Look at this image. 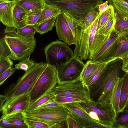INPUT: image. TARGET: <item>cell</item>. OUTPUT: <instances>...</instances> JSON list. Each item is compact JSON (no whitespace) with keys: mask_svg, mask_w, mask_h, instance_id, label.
Listing matches in <instances>:
<instances>
[{"mask_svg":"<svg viewBox=\"0 0 128 128\" xmlns=\"http://www.w3.org/2000/svg\"><path fill=\"white\" fill-rule=\"evenodd\" d=\"M122 61L117 58L108 62L98 80L89 87L90 99L102 104L111 103L112 92L120 76Z\"/></svg>","mask_w":128,"mask_h":128,"instance_id":"1","label":"cell"},{"mask_svg":"<svg viewBox=\"0 0 128 128\" xmlns=\"http://www.w3.org/2000/svg\"><path fill=\"white\" fill-rule=\"evenodd\" d=\"M47 66L42 62L35 63L34 66L18 79L17 82L7 88L2 95L5 102L0 112H2L18 97L29 94L38 78Z\"/></svg>","mask_w":128,"mask_h":128,"instance_id":"2","label":"cell"},{"mask_svg":"<svg viewBox=\"0 0 128 128\" xmlns=\"http://www.w3.org/2000/svg\"><path fill=\"white\" fill-rule=\"evenodd\" d=\"M100 15L98 14L96 18L88 28L83 29L80 23L75 19V48L74 56L81 60L92 58L95 42L96 39L97 26Z\"/></svg>","mask_w":128,"mask_h":128,"instance_id":"3","label":"cell"},{"mask_svg":"<svg viewBox=\"0 0 128 128\" xmlns=\"http://www.w3.org/2000/svg\"><path fill=\"white\" fill-rule=\"evenodd\" d=\"M16 29L14 27H6L4 37L11 52L9 57L13 60H20L30 56L36 47V41L34 36H22Z\"/></svg>","mask_w":128,"mask_h":128,"instance_id":"4","label":"cell"},{"mask_svg":"<svg viewBox=\"0 0 128 128\" xmlns=\"http://www.w3.org/2000/svg\"><path fill=\"white\" fill-rule=\"evenodd\" d=\"M47 4L58 7L81 22L88 12L103 2L102 0H45Z\"/></svg>","mask_w":128,"mask_h":128,"instance_id":"5","label":"cell"},{"mask_svg":"<svg viewBox=\"0 0 128 128\" xmlns=\"http://www.w3.org/2000/svg\"><path fill=\"white\" fill-rule=\"evenodd\" d=\"M58 72L56 66L47 64V66L29 94L30 104L50 92L58 84Z\"/></svg>","mask_w":128,"mask_h":128,"instance_id":"6","label":"cell"},{"mask_svg":"<svg viewBox=\"0 0 128 128\" xmlns=\"http://www.w3.org/2000/svg\"><path fill=\"white\" fill-rule=\"evenodd\" d=\"M56 96H63L85 102L90 100L89 87L80 78L68 82L57 84L50 91Z\"/></svg>","mask_w":128,"mask_h":128,"instance_id":"7","label":"cell"},{"mask_svg":"<svg viewBox=\"0 0 128 128\" xmlns=\"http://www.w3.org/2000/svg\"><path fill=\"white\" fill-rule=\"evenodd\" d=\"M46 63L56 68L68 61L74 55L68 44L58 40L52 41L44 50Z\"/></svg>","mask_w":128,"mask_h":128,"instance_id":"8","label":"cell"},{"mask_svg":"<svg viewBox=\"0 0 128 128\" xmlns=\"http://www.w3.org/2000/svg\"><path fill=\"white\" fill-rule=\"evenodd\" d=\"M79 103L87 112H94L97 116L100 124L105 128H112L116 114L112 104L103 105L91 99Z\"/></svg>","mask_w":128,"mask_h":128,"instance_id":"9","label":"cell"},{"mask_svg":"<svg viewBox=\"0 0 128 128\" xmlns=\"http://www.w3.org/2000/svg\"><path fill=\"white\" fill-rule=\"evenodd\" d=\"M85 64L75 56L60 65L58 70V84L71 82L80 78Z\"/></svg>","mask_w":128,"mask_h":128,"instance_id":"10","label":"cell"},{"mask_svg":"<svg viewBox=\"0 0 128 128\" xmlns=\"http://www.w3.org/2000/svg\"><path fill=\"white\" fill-rule=\"evenodd\" d=\"M26 115L33 119L51 123L54 124L55 126L58 124L65 120L69 115L63 106L46 110L32 111L26 113Z\"/></svg>","mask_w":128,"mask_h":128,"instance_id":"11","label":"cell"},{"mask_svg":"<svg viewBox=\"0 0 128 128\" xmlns=\"http://www.w3.org/2000/svg\"><path fill=\"white\" fill-rule=\"evenodd\" d=\"M122 36L120 31L115 29L101 50L91 60L94 62L108 63L114 60L119 41Z\"/></svg>","mask_w":128,"mask_h":128,"instance_id":"12","label":"cell"},{"mask_svg":"<svg viewBox=\"0 0 128 128\" xmlns=\"http://www.w3.org/2000/svg\"><path fill=\"white\" fill-rule=\"evenodd\" d=\"M63 106L67 111L69 114L76 121L82 128H88L89 126L94 124H99L91 118L79 102L65 103L64 104Z\"/></svg>","mask_w":128,"mask_h":128,"instance_id":"13","label":"cell"},{"mask_svg":"<svg viewBox=\"0 0 128 128\" xmlns=\"http://www.w3.org/2000/svg\"><path fill=\"white\" fill-rule=\"evenodd\" d=\"M56 32L60 40L69 45L75 44V37L62 13L57 16L55 24Z\"/></svg>","mask_w":128,"mask_h":128,"instance_id":"14","label":"cell"},{"mask_svg":"<svg viewBox=\"0 0 128 128\" xmlns=\"http://www.w3.org/2000/svg\"><path fill=\"white\" fill-rule=\"evenodd\" d=\"M25 112H20L2 116L0 119L1 128H28L24 121Z\"/></svg>","mask_w":128,"mask_h":128,"instance_id":"15","label":"cell"},{"mask_svg":"<svg viewBox=\"0 0 128 128\" xmlns=\"http://www.w3.org/2000/svg\"><path fill=\"white\" fill-rule=\"evenodd\" d=\"M16 4L14 1L0 0V20L6 27H14L13 13Z\"/></svg>","mask_w":128,"mask_h":128,"instance_id":"16","label":"cell"},{"mask_svg":"<svg viewBox=\"0 0 128 128\" xmlns=\"http://www.w3.org/2000/svg\"><path fill=\"white\" fill-rule=\"evenodd\" d=\"M30 104L29 94L22 96L14 100L2 112V116L20 112H25Z\"/></svg>","mask_w":128,"mask_h":128,"instance_id":"17","label":"cell"},{"mask_svg":"<svg viewBox=\"0 0 128 128\" xmlns=\"http://www.w3.org/2000/svg\"><path fill=\"white\" fill-rule=\"evenodd\" d=\"M13 16L15 27L16 29L27 25V12L18 4H16L14 8Z\"/></svg>","mask_w":128,"mask_h":128,"instance_id":"18","label":"cell"},{"mask_svg":"<svg viewBox=\"0 0 128 128\" xmlns=\"http://www.w3.org/2000/svg\"><path fill=\"white\" fill-rule=\"evenodd\" d=\"M27 12L42 9L45 0H14Z\"/></svg>","mask_w":128,"mask_h":128,"instance_id":"19","label":"cell"},{"mask_svg":"<svg viewBox=\"0 0 128 128\" xmlns=\"http://www.w3.org/2000/svg\"><path fill=\"white\" fill-rule=\"evenodd\" d=\"M62 13L58 7L46 3L42 9L40 16L36 24H38L48 19L57 16Z\"/></svg>","mask_w":128,"mask_h":128,"instance_id":"20","label":"cell"},{"mask_svg":"<svg viewBox=\"0 0 128 128\" xmlns=\"http://www.w3.org/2000/svg\"><path fill=\"white\" fill-rule=\"evenodd\" d=\"M122 77H119L117 78L112 92L111 97V103L116 115L119 110L121 90L123 81Z\"/></svg>","mask_w":128,"mask_h":128,"instance_id":"21","label":"cell"},{"mask_svg":"<svg viewBox=\"0 0 128 128\" xmlns=\"http://www.w3.org/2000/svg\"><path fill=\"white\" fill-rule=\"evenodd\" d=\"M119 104V112L125 110L128 102V73L122 76Z\"/></svg>","mask_w":128,"mask_h":128,"instance_id":"22","label":"cell"},{"mask_svg":"<svg viewBox=\"0 0 128 128\" xmlns=\"http://www.w3.org/2000/svg\"><path fill=\"white\" fill-rule=\"evenodd\" d=\"M114 8L116 13L115 29L118 31L128 30V14Z\"/></svg>","mask_w":128,"mask_h":128,"instance_id":"23","label":"cell"},{"mask_svg":"<svg viewBox=\"0 0 128 128\" xmlns=\"http://www.w3.org/2000/svg\"><path fill=\"white\" fill-rule=\"evenodd\" d=\"M102 62H94L91 60L86 61L81 74L80 78L84 83L88 78Z\"/></svg>","mask_w":128,"mask_h":128,"instance_id":"24","label":"cell"},{"mask_svg":"<svg viewBox=\"0 0 128 128\" xmlns=\"http://www.w3.org/2000/svg\"><path fill=\"white\" fill-rule=\"evenodd\" d=\"M56 96L50 91L36 101L30 104L25 112L27 113L34 110L38 107L50 101L55 100Z\"/></svg>","mask_w":128,"mask_h":128,"instance_id":"25","label":"cell"},{"mask_svg":"<svg viewBox=\"0 0 128 128\" xmlns=\"http://www.w3.org/2000/svg\"><path fill=\"white\" fill-rule=\"evenodd\" d=\"M113 128H128V110L119 112L116 114Z\"/></svg>","mask_w":128,"mask_h":128,"instance_id":"26","label":"cell"},{"mask_svg":"<svg viewBox=\"0 0 128 128\" xmlns=\"http://www.w3.org/2000/svg\"><path fill=\"white\" fill-rule=\"evenodd\" d=\"M24 121L28 128H54L55 126L51 123L33 119L26 115Z\"/></svg>","mask_w":128,"mask_h":128,"instance_id":"27","label":"cell"},{"mask_svg":"<svg viewBox=\"0 0 128 128\" xmlns=\"http://www.w3.org/2000/svg\"><path fill=\"white\" fill-rule=\"evenodd\" d=\"M57 16L48 19L38 24L34 25L36 29L37 32L42 35L51 30L55 26Z\"/></svg>","mask_w":128,"mask_h":128,"instance_id":"28","label":"cell"},{"mask_svg":"<svg viewBox=\"0 0 128 128\" xmlns=\"http://www.w3.org/2000/svg\"><path fill=\"white\" fill-rule=\"evenodd\" d=\"M99 14L97 7L88 13L82 18L80 23L83 29L88 27L93 22Z\"/></svg>","mask_w":128,"mask_h":128,"instance_id":"29","label":"cell"},{"mask_svg":"<svg viewBox=\"0 0 128 128\" xmlns=\"http://www.w3.org/2000/svg\"><path fill=\"white\" fill-rule=\"evenodd\" d=\"M108 62H103L101 65L90 76L84 83L88 87L94 83L98 79L105 68Z\"/></svg>","mask_w":128,"mask_h":128,"instance_id":"30","label":"cell"},{"mask_svg":"<svg viewBox=\"0 0 128 128\" xmlns=\"http://www.w3.org/2000/svg\"><path fill=\"white\" fill-rule=\"evenodd\" d=\"M114 12L113 6L109 5L108 9L100 16L97 26L96 33L97 32L106 25Z\"/></svg>","mask_w":128,"mask_h":128,"instance_id":"31","label":"cell"},{"mask_svg":"<svg viewBox=\"0 0 128 128\" xmlns=\"http://www.w3.org/2000/svg\"><path fill=\"white\" fill-rule=\"evenodd\" d=\"M116 15V12L114 11V13L104 26L96 33L106 36L110 35L115 30Z\"/></svg>","mask_w":128,"mask_h":128,"instance_id":"32","label":"cell"},{"mask_svg":"<svg viewBox=\"0 0 128 128\" xmlns=\"http://www.w3.org/2000/svg\"><path fill=\"white\" fill-rule=\"evenodd\" d=\"M30 57L20 60L18 64L15 65V69L18 70H23L26 72L32 68L35 65V63L30 59Z\"/></svg>","mask_w":128,"mask_h":128,"instance_id":"33","label":"cell"},{"mask_svg":"<svg viewBox=\"0 0 128 128\" xmlns=\"http://www.w3.org/2000/svg\"><path fill=\"white\" fill-rule=\"evenodd\" d=\"M16 31L20 35L28 37L34 36L35 33L37 32L34 25H27L22 28L16 29Z\"/></svg>","mask_w":128,"mask_h":128,"instance_id":"34","label":"cell"},{"mask_svg":"<svg viewBox=\"0 0 128 128\" xmlns=\"http://www.w3.org/2000/svg\"><path fill=\"white\" fill-rule=\"evenodd\" d=\"M42 9L27 12V24L34 26L39 18Z\"/></svg>","mask_w":128,"mask_h":128,"instance_id":"35","label":"cell"},{"mask_svg":"<svg viewBox=\"0 0 128 128\" xmlns=\"http://www.w3.org/2000/svg\"><path fill=\"white\" fill-rule=\"evenodd\" d=\"M128 50V40L122 36L119 41L118 48L114 60L117 58L120 55Z\"/></svg>","mask_w":128,"mask_h":128,"instance_id":"36","label":"cell"},{"mask_svg":"<svg viewBox=\"0 0 128 128\" xmlns=\"http://www.w3.org/2000/svg\"><path fill=\"white\" fill-rule=\"evenodd\" d=\"M13 65V62L9 57H0V74L12 67Z\"/></svg>","mask_w":128,"mask_h":128,"instance_id":"37","label":"cell"},{"mask_svg":"<svg viewBox=\"0 0 128 128\" xmlns=\"http://www.w3.org/2000/svg\"><path fill=\"white\" fill-rule=\"evenodd\" d=\"M11 55L10 50L6 42L4 37L0 40V57H9Z\"/></svg>","mask_w":128,"mask_h":128,"instance_id":"38","label":"cell"},{"mask_svg":"<svg viewBox=\"0 0 128 128\" xmlns=\"http://www.w3.org/2000/svg\"><path fill=\"white\" fill-rule=\"evenodd\" d=\"M63 104L57 102L54 100L41 106L32 111L49 109L62 106Z\"/></svg>","mask_w":128,"mask_h":128,"instance_id":"39","label":"cell"},{"mask_svg":"<svg viewBox=\"0 0 128 128\" xmlns=\"http://www.w3.org/2000/svg\"><path fill=\"white\" fill-rule=\"evenodd\" d=\"M114 7L128 14V2L124 0H118L113 4Z\"/></svg>","mask_w":128,"mask_h":128,"instance_id":"40","label":"cell"},{"mask_svg":"<svg viewBox=\"0 0 128 128\" xmlns=\"http://www.w3.org/2000/svg\"><path fill=\"white\" fill-rule=\"evenodd\" d=\"M16 69L14 68L11 67L6 70L0 74V85H2L9 77L15 72Z\"/></svg>","mask_w":128,"mask_h":128,"instance_id":"41","label":"cell"},{"mask_svg":"<svg viewBox=\"0 0 128 128\" xmlns=\"http://www.w3.org/2000/svg\"><path fill=\"white\" fill-rule=\"evenodd\" d=\"M118 58L121 59L122 61V70L128 73V50L120 55Z\"/></svg>","mask_w":128,"mask_h":128,"instance_id":"42","label":"cell"},{"mask_svg":"<svg viewBox=\"0 0 128 128\" xmlns=\"http://www.w3.org/2000/svg\"><path fill=\"white\" fill-rule=\"evenodd\" d=\"M55 100L63 104L73 102H81L77 99L63 96H56Z\"/></svg>","mask_w":128,"mask_h":128,"instance_id":"43","label":"cell"},{"mask_svg":"<svg viewBox=\"0 0 128 128\" xmlns=\"http://www.w3.org/2000/svg\"><path fill=\"white\" fill-rule=\"evenodd\" d=\"M66 121V128H82L76 121L69 115Z\"/></svg>","mask_w":128,"mask_h":128,"instance_id":"44","label":"cell"},{"mask_svg":"<svg viewBox=\"0 0 128 128\" xmlns=\"http://www.w3.org/2000/svg\"><path fill=\"white\" fill-rule=\"evenodd\" d=\"M108 1L106 0L97 6V8L99 11V13L100 15L108 8L109 5L108 4Z\"/></svg>","mask_w":128,"mask_h":128,"instance_id":"45","label":"cell"},{"mask_svg":"<svg viewBox=\"0 0 128 128\" xmlns=\"http://www.w3.org/2000/svg\"><path fill=\"white\" fill-rule=\"evenodd\" d=\"M54 128H66V121L64 120L57 124Z\"/></svg>","mask_w":128,"mask_h":128,"instance_id":"46","label":"cell"},{"mask_svg":"<svg viewBox=\"0 0 128 128\" xmlns=\"http://www.w3.org/2000/svg\"><path fill=\"white\" fill-rule=\"evenodd\" d=\"M122 36L128 40V30L119 31Z\"/></svg>","mask_w":128,"mask_h":128,"instance_id":"47","label":"cell"},{"mask_svg":"<svg viewBox=\"0 0 128 128\" xmlns=\"http://www.w3.org/2000/svg\"><path fill=\"white\" fill-rule=\"evenodd\" d=\"M88 128H104L105 127L98 123H96L89 126Z\"/></svg>","mask_w":128,"mask_h":128,"instance_id":"48","label":"cell"},{"mask_svg":"<svg viewBox=\"0 0 128 128\" xmlns=\"http://www.w3.org/2000/svg\"><path fill=\"white\" fill-rule=\"evenodd\" d=\"M118 0H108L109 5L113 6L114 3Z\"/></svg>","mask_w":128,"mask_h":128,"instance_id":"49","label":"cell"},{"mask_svg":"<svg viewBox=\"0 0 128 128\" xmlns=\"http://www.w3.org/2000/svg\"><path fill=\"white\" fill-rule=\"evenodd\" d=\"M125 110H128V102L126 106V108L125 109Z\"/></svg>","mask_w":128,"mask_h":128,"instance_id":"50","label":"cell"},{"mask_svg":"<svg viewBox=\"0 0 128 128\" xmlns=\"http://www.w3.org/2000/svg\"><path fill=\"white\" fill-rule=\"evenodd\" d=\"M126 2H128V0H124Z\"/></svg>","mask_w":128,"mask_h":128,"instance_id":"51","label":"cell"},{"mask_svg":"<svg viewBox=\"0 0 128 128\" xmlns=\"http://www.w3.org/2000/svg\"><path fill=\"white\" fill-rule=\"evenodd\" d=\"M7 0L14 1V0Z\"/></svg>","mask_w":128,"mask_h":128,"instance_id":"52","label":"cell"},{"mask_svg":"<svg viewBox=\"0 0 128 128\" xmlns=\"http://www.w3.org/2000/svg\"></svg>","mask_w":128,"mask_h":128,"instance_id":"53","label":"cell"}]
</instances>
